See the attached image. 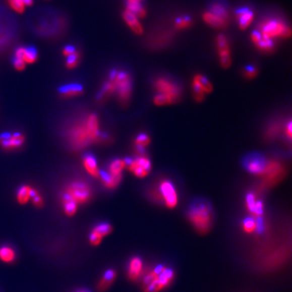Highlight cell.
Instances as JSON below:
<instances>
[{
	"mask_svg": "<svg viewBox=\"0 0 292 292\" xmlns=\"http://www.w3.org/2000/svg\"><path fill=\"white\" fill-rule=\"evenodd\" d=\"M16 259V252L9 246L0 248V261L5 263H12Z\"/></svg>",
	"mask_w": 292,
	"mask_h": 292,
	"instance_id": "cell-26",
	"label": "cell"
},
{
	"mask_svg": "<svg viewBox=\"0 0 292 292\" xmlns=\"http://www.w3.org/2000/svg\"><path fill=\"white\" fill-rule=\"evenodd\" d=\"M125 162L128 169L138 178H145L151 171V162L145 155L137 156L135 159L126 158Z\"/></svg>",
	"mask_w": 292,
	"mask_h": 292,
	"instance_id": "cell-9",
	"label": "cell"
},
{
	"mask_svg": "<svg viewBox=\"0 0 292 292\" xmlns=\"http://www.w3.org/2000/svg\"><path fill=\"white\" fill-rule=\"evenodd\" d=\"M65 193L77 205L86 203L90 200L92 196L91 189L89 185L81 181L72 183L67 188Z\"/></svg>",
	"mask_w": 292,
	"mask_h": 292,
	"instance_id": "cell-8",
	"label": "cell"
},
{
	"mask_svg": "<svg viewBox=\"0 0 292 292\" xmlns=\"http://www.w3.org/2000/svg\"><path fill=\"white\" fill-rule=\"evenodd\" d=\"M13 65H14L15 69L18 71H22L25 69V63L22 60H20V59L13 58Z\"/></svg>",
	"mask_w": 292,
	"mask_h": 292,
	"instance_id": "cell-37",
	"label": "cell"
},
{
	"mask_svg": "<svg viewBox=\"0 0 292 292\" xmlns=\"http://www.w3.org/2000/svg\"><path fill=\"white\" fill-rule=\"evenodd\" d=\"M37 51L35 48L25 47L23 61L25 64H33L37 60Z\"/></svg>",
	"mask_w": 292,
	"mask_h": 292,
	"instance_id": "cell-31",
	"label": "cell"
},
{
	"mask_svg": "<svg viewBox=\"0 0 292 292\" xmlns=\"http://www.w3.org/2000/svg\"><path fill=\"white\" fill-rule=\"evenodd\" d=\"M257 227L258 226H257V222L253 218H248L243 223V229L248 234H252L253 232H255Z\"/></svg>",
	"mask_w": 292,
	"mask_h": 292,
	"instance_id": "cell-32",
	"label": "cell"
},
{
	"mask_svg": "<svg viewBox=\"0 0 292 292\" xmlns=\"http://www.w3.org/2000/svg\"><path fill=\"white\" fill-rule=\"evenodd\" d=\"M205 23L215 29H223L226 27L230 21V15L227 8L222 3H214L209 10L203 14Z\"/></svg>",
	"mask_w": 292,
	"mask_h": 292,
	"instance_id": "cell-5",
	"label": "cell"
},
{
	"mask_svg": "<svg viewBox=\"0 0 292 292\" xmlns=\"http://www.w3.org/2000/svg\"><path fill=\"white\" fill-rule=\"evenodd\" d=\"M189 222L200 234H206L213 224V210L205 201H198L191 206L188 213Z\"/></svg>",
	"mask_w": 292,
	"mask_h": 292,
	"instance_id": "cell-1",
	"label": "cell"
},
{
	"mask_svg": "<svg viewBox=\"0 0 292 292\" xmlns=\"http://www.w3.org/2000/svg\"><path fill=\"white\" fill-rule=\"evenodd\" d=\"M260 33L269 39L289 38L291 30L285 21L277 18H267L261 21L257 29Z\"/></svg>",
	"mask_w": 292,
	"mask_h": 292,
	"instance_id": "cell-4",
	"label": "cell"
},
{
	"mask_svg": "<svg viewBox=\"0 0 292 292\" xmlns=\"http://www.w3.org/2000/svg\"><path fill=\"white\" fill-rule=\"evenodd\" d=\"M123 18L133 33L137 35H141L143 33L144 29L142 25L140 22L139 19L137 18L134 14L130 13L129 11L125 10L123 13Z\"/></svg>",
	"mask_w": 292,
	"mask_h": 292,
	"instance_id": "cell-16",
	"label": "cell"
},
{
	"mask_svg": "<svg viewBox=\"0 0 292 292\" xmlns=\"http://www.w3.org/2000/svg\"><path fill=\"white\" fill-rule=\"evenodd\" d=\"M251 40L261 52H273L274 50V41L264 37L258 30H255L251 33Z\"/></svg>",
	"mask_w": 292,
	"mask_h": 292,
	"instance_id": "cell-14",
	"label": "cell"
},
{
	"mask_svg": "<svg viewBox=\"0 0 292 292\" xmlns=\"http://www.w3.org/2000/svg\"><path fill=\"white\" fill-rule=\"evenodd\" d=\"M134 143L137 153L139 154L138 156L145 155L144 151H145V148L150 144V137L145 133H141L137 136Z\"/></svg>",
	"mask_w": 292,
	"mask_h": 292,
	"instance_id": "cell-24",
	"label": "cell"
},
{
	"mask_svg": "<svg viewBox=\"0 0 292 292\" xmlns=\"http://www.w3.org/2000/svg\"><path fill=\"white\" fill-rule=\"evenodd\" d=\"M243 73L247 79H253L258 74V69L254 66H246L243 70Z\"/></svg>",
	"mask_w": 292,
	"mask_h": 292,
	"instance_id": "cell-34",
	"label": "cell"
},
{
	"mask_svg": "<svg viewBox=\"0 0 292 292\" xmlns=\"http://www.w3.org/2000/svg\"><path fill=\"white\" fill-rule=\"evenodd\" d=\"M83 92V87L80 84H69L59 88V93L64 97H77L82 94Z\"/></svg>",
	"mask_w": 292,
	"mask_h": 292,
	"instance_id": "cell-20",
	"label": "cell"
},
{
	"mask_svg": "<svg viewBox=\"0 0 292 292\" xmlns=\"http://www.w3.org/2000/svg\"><path fill=\"white\" fill-rule=\"evenodd\" d=\"M66 67L68 69H73L79 65L80 55L78 52H75L74 54L67 57Z\"/></svg>",
	"mask_w": 292,
	"mask_h": 292,
	"instance_id": "cell-33",
	"label": "cell"
},
{
	"mask_svg": "<svg viewBox=\"0 0 292 292\" xmlns=\"http://www.w3.org/2000/svg\"><path fill=\"white\" fill-rule=\"evenodd\" d=\"M32 200H33V203L34 206L37 208H41L43 206L44 201L42 199V197L40 196L39 193H37L35 196H33L32 197Z\"/></svg>",
	"mask_w": 292,
	"mask_h": 292,
	"instance_id": "cell-36",
	"label": "cell"
},
{
	"mask_svg": "<svg viewBox=\"0 0 292 292\" xmlns=\"http://www.w3.org/2000/svg\"><path fill=\"white\" fill-rule=\"evenodd\" d=\"M125 167H126L125 160H114L110 162V166H109V173L112 174H122L123 170L125 169Z\"/></svg>",
	"mask_w": 292,
	"mask_h": 292,
	"instance_id": "cell-29",
	"label": "cell"
},
{
	"mask_svg": "<svg viewBox=\"0 0 292 292\" xmlns=\"http://www.w3.org/2000/svg\"><path fill=\"white\" fill-rule=\"evenodd\" d=\"M143 0H127V4H141Z\"/></svg>",
	"mask_w": 292,
	"mask_h": 292,
	"instance_id": "cell-40",
	"label": "cell"
},
{
	"mask_svg": "<svg viewBox=\"0 0 292 292\" xmlns=\"http://www.w3.org/2000/svg\"><path fill=\"white\" fill-rule=\"evenodd\" d=\"M78 292H86V291H85V290H81V291H78Z\"/></svg>",
	"mask_w": 292,
	"mask_h": 292,
	"instance_id": "cell-41",
	"label": "cell"
},
{
	"mask_svg": "<svg viewBox=\"0 0 292 292\" xmlns=\"http://www.w3.org/2000/svg\"><path fill=\"white\" fill-rule=\"evenodd\" d=\"M62 203L64 205V209H65V213L66 215L73 216L76 214L77 211V204L74 201L71 199L70 197L66 194L64 193L62 195Z\"/></svg>",
	"mask_w": 292,
	"mask_h": 292,
	"instance_id": "cell-25",
	"label": "cell"
},
{
	"mask_svg": "<svg viewBox=\"0 0 292 292\" xmlns=\"http://www.w3.org/2000/svg\"><path fill=\"white\" fill-rule=\"evenodd\" d=\"M83 163L85 169L93 177H99V169L97 166V160L91 153H86L83 158Z\"/></svg>",
	"mask_w": 292,
	"mask_h": 292,
	"instance_id": "cell-22",
	"label": "cell"
},
{
	"mask_svg": "<svg viewBox=\"0 0 292 292\" xmlns=\"http://www.w3.org/2000/svg\"><path fill=\"white\" fill-rule=\"evenodd\" d=\"M153 85L158 93L153 97V102L156 106H166L176 103L181 97V88L169 78L160 77L156 79Z\"/></svg>",
	"mask_w": 292,
	"mask_h": 292,
	"instance_id": "cell-2",
	"label": "cell"
},
{
	"mask_svg": "<svg viewBox=\"0 0 292 292\" xmlns=\"http://www.w3.org/2000/svg\"><path fill=\"white\" fill-rule=\"evenodd\" d=\"M25 141V136L20 133H5L0 135V145L7 150L19 149L24 145Z\"/></svg>",
	"mask_w": 292,
	"mask_h": 292,
	"instance_id": "cell-12",
	"label": "cell"
},
{
	"mask_svg": "<svg viewBox=\"0 0 292 292\" xmlns=\"http://www.w3.org/2000/svg\"><path fill=\"white\" fill-rule=\"evenodd\" d=\"M286 134H287L288 137L289 138H291L292 136V130H291V123H288L287 128L286 129Z\"/></svg>",
	"mask_w": 292,
	"mask_h": 292,
	"instance_id": "cell-39",
	"label": "cell"
},
{
	"mask_svg": "<svg viewBox=\"0 0 292 292\" xmlns=\"http://www.w3.org/2000/svg\"><path fill=\"white\" fill-rule=\"evenodd\" d=\"M174 25L179 30H185L193 25V20L189 16H181L176 20Z\"/></svg>",
	"mask_w": 292,
	"mask_h": 292,
	"instance_id": "cell-30",
	"label": "cell"
},
{
	"mask_svg": "<svg viewBox=\"0 0 292 292\" xmlns=\"http://www.w3.org/2000/svg\"><path fill=\"white\" fill-rule=\"evenodd\" d=\"M32 188L28 186V185H24L21 186L17 191V198L19 204L21 205H25L28 203V201L31 198L30 197V192H31Z\"/></svg>",
	"mask_w": 292,
	"mask_h": 292,
	"instance_id": "cell-27",
	"label": "cell"
},
{
	"mask_svg": "<svg viewBox=\"0 0 292 292\" xmlns=\"http://www.w3.org/2000/svg\"><path fill=\"white\" fill-rule=\"evenodd\" d=\"M162 201L168 209H174L178 204V194L174 185L169 181H161L158 186Z\"/></svg>",
	"mask_w": 292,
	"mask_h": 292,
	"instance_id": "cell-11",
	"label": "cell"
},
{
	"mask_svg": "<svg viewBox=\"0 0 292 292\" xmlns=\"http://www.w3.org/2000/svg\"><path fill=\"white\" fill-rule=\"evenodd\" d=\"M143 273V263L139 257H133L129 262L128 274L129 279L136 281L141 277Z\"/></svg>",
	"mask_w": 292,
	"mask_h": 292,
	"instance_id": "cell-17",
	"label": "cell"
},
{
	"mask_svg": "<svg viewBox=\"0 0 292 292\" xmlns=\"http://www.w3.org/2000/svg\"><path fill=\"white\" fill-rule=\"evenodd\" d=\"M280 131H281V127H280L278 123H276V124L272 125L271 126H269L267 130V133H266V137L268 138H270V139H273V138L278 136Z\"/></svg>",
	"mask_w": 292,
	"mask_h": 292,
	"instance_id": "cell-35",
	"label": "cell"
},
{
	"mask_svg": "<svg viewBox=\"0 0 292 292\" xmlns=\"http://www.w3.org/2000/svg\"><path fill=\"white\" fill-rule=\"evenodd\" d=\"M265 162L266 161L260 158V157H253V158H249L246 162L247 170L253 174L261 176V173L263 171Z\"/></svg>",
	"mask_w": 292,
	"mask_h": 292,
	"instance_id": "cell-21",
	"label": "cell"
},
{
	"mask_svg": "<svg viewBox=\"0 0 292 292\" xmlns=\"http://www.w3.org/2000/svg\"><path fill=\"white\" fill-rule=\"evenodd\" d=\"M109 79H113L115 82L119 99L122 104H127L130 99L132 93V82L129 73L123 71L113 70L110 72Z\"/></svg>",
	"mask_w": 292,
	"mask_h": 292,
	"instance_id": "cell-6",
	"label": "cell"
},
{
	"mask_svg": "<svg viewBox=\"0 0 292 292\" xmlns=\"http://www.w3.org/2000/svg\"><path fill=\"white\" fill-rule=\"evenodd\" d=\"M99 177L102 179L104 185L109 189H115L122 181L123 174H112L103 170H100Z\"/></svg>",
	"mask_w": 292,
	"mask_h": 292,
	"instance_id": "cell-19",
	"label": "cell"
},
{
	"mask_svg": "<svg viewBox=\"0 0 292 292\" xmlns=\"http://www.w3.org/2000/svg\"><path fill=\"white\" fill-rule=\"evenodd\" d=\"M216 46L218 51L220 65L223 69H228L231 65V53L230 46L227 37L224 34H219L216 37Z\"/></svg>",
	"mask_w": 292,
	"mask_h": 292,
	"instance_id": "cell-10",
	"label": "cell"
},
{
	"mask_svg": "<svg viewBox=\"0 0 292 292\" xmlns=\"http://www.w3.org/2000/svg\"><path fill=\"white\" fill-rule=\"evenodd\" d=\"M117 274L114 269H108L102 275L99 282L97 283V289L99 292H105L107 290L112 283L114 282Z\"/></svg>",
	"mask_w": 292,
	"mask_h": 292,
	"instance_id": "cell-18",
	"label": "cell"
},
{
	"mask_svg": "<svg viewBox=\"0 0 292 292\" xmlns=\"http://www.w3.org/2000/svg\"><path fill=\"white\" fill-rule=\"evenodd\" d=\"M285 174V168L281 162L277 160H269L265 162L263 171L261 177L263 178L265 188L274 186L279 182Z\"/></svg>",
	"mask_w": 292,
	"mask_h": 292,
	"instance_id": "cell-7",
	"label": "cell"
},
{
	"mask_svg": "<svg viewBox=\"0 0 292 292\" xmlns=\"http://www.w3.org/2000/svg\"><path fill=\"white\" fill-rule=\"evenodd\" d=\"M193 85H196L201 90L206 93H210L213 91V87L208 78L204 77L203 75L197 74L193 77Z\"/></svg>",
	"mask_w": 292,
	"mask_h": 292,
	"instance_id": "cell-23",
	"label": "cell"
},
{
	"mask_svg": "<svg viewBox=\"0 0 292 292\" xmlns=\"http://www.w3.org/2000/svg\"><path fill=\"white\" fill-rule=\"evenodd\" d=\"M174 278L171 269L165 266H157L145 274L143 283L144 292H159L167 287Z\"/></svg>",
	"mask_w": 292,
	"mask_h": 292,
	"instance_id": "cell-3",
	"label": "cell"
},
{
	"mask_svg": "<svg viewBox=\"0 0 292 292\" xmlns=\"http://www.w3.org/2000/svg\"><path fill=\"white\" fill-rule=\"evenodd\" d=\"M9 4L15 12L22 13L25 11V7L33 5V0H9Z\"/></svg>",
	"mask_w": 292,
	"mask_h": 292,
	"instance_id": "cell-28",
	"label": "cell"
},
{
	"mask_svg": "<svg viewBox=\"0 0 292 292\" xmlns=\"http://www.w3.org/2000/svg\"><path fill=\"white\" fill-rule=\"evenodd\" d=\"M113 230L111 225L106 222L100 223L93 228L89 235V241L93 246H98L102 243V239L110 235Z\"/></svg>",
	"mask_w": 292,
	"mask_h": 292,
	"instance_id": "cell-13",
	"label": "cell"
},
{
	"mask_svg": "<svg viewBox=\"0 0 292 292\" xmlns=\"http://www.w3.org/2000/svg\"><path fill=\"white\" fill-rule=\"evenodd\" d=\"M236 17L238 22L239 27L245 30L250 26L254 20V13L249 8H241L236 12Z\"/></svg>",
	"mask_w": 292,
	"mask_h": 292,
	"instance_id": "cell-15",
	"label": "cell"
},
{
	"mask_svg": "<svg viewBox=\"0 0 292 292\" xmlns=\"http://www.w3.org/2000/svg\"><path fill=\"white\" fill-rule=\"evenodd\" d=\"M75 52L76 51V49H75L74 46H66L65 48H64V50H63V54L64 55L68 56L71 55V54H74Z\"/></svg>",
	"mask_w": 292,
	"mask_h": 292,
	"instance_id": "cell-38",
	"label": "cell"
}]
</instances>
